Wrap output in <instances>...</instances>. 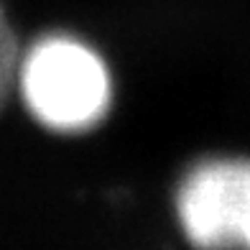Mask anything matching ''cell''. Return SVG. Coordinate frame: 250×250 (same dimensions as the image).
Returning <instances> with one entry per match:
<instances>
[{
  "label": "cell",
  "instance_id": "obj_1",
  "mask_svg": "<svg viewBox=\"0 0 250 250\" xmlns=\"http://www.w3.org/2000/svg\"><path fill=\"white\" fill-rule=\"evenodd\" d=\"M16 92L39 125L51 133L77 135L107 118L112 77L105 59L82 39L46 33L21 49Z\"/></svg>",
  "mask_w": 250,
  "mask_h": 250
},
{
  "label": "cell",
  "instance_id": "obj_2",
  "mask_svg": "<svg viewBox=\"0 0 250 250\" xmlns=\"http://www.w3.org/2000/svg\"><path fill=\"white\" fill-rule=\"evenodd\" d=\"M174 217L191 250H250V156L194 161L174 189Z\"/></svg>",
  "mask_w": 250,
  "mask_h": 250
},
{
  "label": "cell",
  "instance_id": "obj_3",
  "mask_svg": "<svg viewBox=\"0 0 250 250\" xmlns=\"http://www.w3.org/2000/svg\"><path fill=\"white\" fill-rule=\"evenodd\" d=\"M21 59V43L16 39V31L8 21L5 8L0 5V110L5 100L16 89V69Z\"/></svg>",
  "mask_w": 250,
  "mask_h": 250
}]
</instances>
